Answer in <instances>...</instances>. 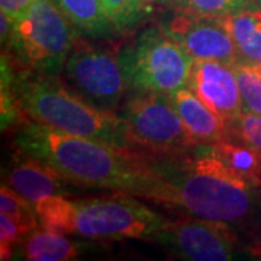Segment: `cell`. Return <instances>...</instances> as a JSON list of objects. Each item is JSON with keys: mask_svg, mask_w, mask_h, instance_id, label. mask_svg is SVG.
<instances>
[{"mask_svg": "<svg viewBox=\"0 0 261 261\" xmlns=\"http://www.w3.org/2000/svg\"><path fill=\"white\" fill-rule=\"evenodd\" d=\"M35 0H0V8L2 12H5L15 23H18L27 16Z\"/></svg>", "mask_w": 261, "mask_h": 261, "instance_id": "25", "label": "cell"}, {"mask_svg": "<svg viewBox=\"0 0 261 261\" xmlns=\"http://www.w3.org/2000/svg\"><path fill=\"white\" fill-rule=\"evenodd\" d=\"M206 148L235 176L261 190V152L258 149L233 138L206 145Z\"/></svg>", "mask_w": 261, "mask_h": 261, "instance_id": "17", "label": "cell"}, {"mask_svg": "<svg viewBox=\"0 0 261 261\" xmlns=\"http://www.w3.org/2000/svg\"><path fill=\"white\" fill-rule=\"evenodd\" d=\"M65 79L75 93L94 106L115 111L130 90L119 53L75 42L64 67Z\"/></svg>", "mask_w": 261, "mask_h": 261, "instance_id": "8", "label": "cell"}, {"mask_svg": "<svg viewBox=\"0 0 261 261\" xmlns=\"http://www.w3.org/2000/svg\"><path fill=\"white\" fill-rule=\"evenodd\" d=\"M167 9L200 16L224 18L245 9L260 8L257 0H160Z\"/></svg>", "mask_w": 261, "mask_h": 261, "instance_id": "19", "label": "cell"}, {"mask_svg": "<svg viewBox=\"0 0 261 261\" xmlns=\"http://www.w3.org/2000/svg\"><path fill=\"white\" fill-rule=\"evenodd\" d=\"M229 138L243 141L261 152V116L243 112L229 125Z\"/></svg>", "mask_w": 261, "mask_h": 261, "instance_id": "23", "label": "cell"}, {"mask_svg": "<svg viewBox=\"0 0 261 261\" xmlns=\"http://www.w3.org/2000/svg\"><path fill=\"white\" fill-rule=\"evenodd\" d=\"M154 178L142 197L185 214L228 224L247 219L255 187L235 176L206 145L170 154L151 152Z\"/></svg>", "mask_w": 261, "mask_h": 261, "instance_id": "2", "label": "cell"}, {"mask_svg": "<svg viewBox=\"0 0 261 261\" xmlns=\"http://www.w3.org/2000/svg\"><path fill=\"white\" fill-rule=\"evenodd\" d=\"M74 235L90 240L151 241L168 221L132 195L121 192L74 200Z\"/></svg>", "mask_w": 261, "mask_h": 261, "instance_id": "6", "label": "cell"}, {"mask_svg": "<svg viewBox=\"0 0 261 261\" xmlns=\"http://www.w3.org/2000/svg\"><path fill=\"white\" fill-rule=\"evenodd\" d=\"M119 32L137 27L144 18L142 0H102Z\"/></svg>", "mask_w": 261, "mask_h": 261, "instance_id": "22", "label": "cell"}, {"mask_svg": "<svg viewBox=\"0 0 261 261\" xmlns=\"http://www.w3.org/2000/svg\"><path fill=\"white\" fill-rule=\"evenodd\" d=\"M13 93L19 108L31 121L71 135L137 148L119 113L89 103L60 83L58 77H47L34 71L16 73Z\"/></svg>", "mask_w": 261, "mask_h": 261, "instance_id": "3", "label": "cell"}, {"mask_svg": "<svg viewBox=\"0 0 261 261\" xmlns=\"http://www.w3.org/2000/svg\"><path fill=\"white\" fill-rule=\"evenodd\" d=\"M159 25L193 60H215L229 65L238 63L232 38L219 18L167 9Z\"/></svg>", "mask_w": 261, "mask_h": 261, "instance_id": "10", "label": "cell"}, {"mask_svg": "<svg viewBox=\"0 0 261 261\" xmlns=\"http://www.w3.org/2000/svg\"><path fill=\"white\" fill-rule=\"evenodd\" d=\"M119 57L135 93L171 96L187 87L193 58L159 23L142 29L129 45L121 48Z\"/></svg>", "mask_w": 261, "mask_h": 261, "instance_id": "4", "label": "cell"}, {"mask_svg": "<svg viewBox=\"0 0 261 261\" xmlns=\"http://www.w3.org/2000/svg\"><path fill=\"white\" fill-rule=\"evenodd\" d=\"M0 214L9 216L29 232L38 228L39 224L35 206L6 185L0 187Z\"/></svg>", "mask_w": 261, "mask_h": 261, "instance_id": "20", "label": "cell"}, {"mask_svg": "<svg viewBox=\"0 0 261 261\" xmlns=\"http://www.w3.org/2000/svg\"><path fill=\"white\" fill-rule=\"evenodd\" d=\"M187 87L229 128L244 112L232 65L215 60H193Z\"/></svg>", "mask_w": 261, "mask_h": 261, "instance_id": "11", "label": "cell"}, {"mask_svg": "<svg viewBox=\"0 0 261 261\" xmlns=\"http://www.w3.org/2000/svg\"><path fill=\"white\" fill-rule=\"evenodd\" d=\"M28 233L27 228L10 219L9 216L0 214V260L13 258L16 247Z\"/></svg>", "mask_w": 261, "mask_h": 261, "instance_id": "24", "label": "cell"}, {"mask_svg": "<svg viewBox=\"0 0 261 261\" xmlns=\"http://www.w3.org/2000/svg\"><path fill=\"white\" fill-rule=\"evenodd\" d=\"M258 68H260V71H261V64H260V65H258Z\"/></svg>", "mask_w": 261, "mask_h": 261, "instance_id": "27", "label": "cell"}, {"mask_svg": "<svg viewBox=\"0 0 261 261\" xmlns=\"http://www.w3.org/2000/svg\"><path fill=\"white\" fill-rule=\"evenodd\" d=\"M15 144L56 168L71 186L142 197L154 178L149 151L71 135L31 119L16 126Z\"/></svg>", "mask_w": 261, "mask_h": 261, "instance_id": "1", "label": "cell"}, {"mask_svg": "<svg viewBox=\"0 0 261 261\" xmlns=\"http://www.w3.org/2000/svg\"><path fill=\"white\" fill-rule=\"evenodd\" d=\"M151 243L164 247L180 260L228 261L237 252L238 237L228 222L186 214L168 219Z\"/></svg>", "mask_w": 261, "mask_h": 261, "instance_id": "9", "label": "cell"}, {"mask_svg": "<svg viewBox=\"0 0 261 261\" xmlns=\"http://www.w3.org/2000/svg\"><path fill=\"white\" fill-rule=\"evenodd\" d=\"M232 38L238 63L258 67L261 64V9H245L219 18Z\"/></svg>", "mask_w": 261, "mask_h": 261, "instance_id": "16", "label": "cell"}, {"mask_svg": "<svg viewBox=\"0 0 261 261\" xmlns=\"http://www.w3.org/2000/svg\"><path fill=\"white\" fill-rule=\"evenodd\" d=\"M258 2V6H260V9H261V0H257Z\"/></svg>", "mask_w": 261, "mask_h": 261, "instance_id": "26", "label": "cell"}, {"mask_svg": "<svg viewBox=\"0 0 261 261\" xmlns=\"http://www.w3.org/2000/svg\"><path fill=\"white\" fill-rule=\"evenodd\" d=\"M237 75L240 93L243 99L244 112H251L261 116V71L255 65L237 63L232 65Z\"/></svg>", "mask_w": 261, "mask_h": 261, "instance_id": "21", "label": "cell"}, {"mask_svg": "<svg viewBox=\"0 0 261 261\" xmlns=\"http://www.w3.org/2000/svg\"><path fill=\"white\" fill-rule=\"evenodd\" d=\"M187 134L195 145H211L229 138V129L189 87H183L170 96Z\"/></svg>", "mask_w": 261, "mask_h": 261, "instance_id": "13", "label": "cell"}, {"mask_svg": "<svg viewBox=\"0 0 261 261\" xmlns=\"http://www.w3.org/2000/svg\"><path fill=\"white\" fill-rule=\"evenodd\" d=\"M8 186L35 206L44 197L70 193L68 181L45 161L20 151L8 168Z\"/></svg>", "mask_w": 261, "mask_h": 261, "instance_id": "12", "label": "cell"}, {"mask_svg": "<svg viewBox=\"0 0 261 261\" xmlns=\"http://www.w3.org/2000/svg\"><path fill=\"white\" fill-rule=\"evenodd\" d=\"M75 31L54 0H35L5 48L29 71L60 77L75 45Z\"/></svg>", "mask_w": 261, "mask_h": 261, "instance_id": "5", "label": "cell"}, {"mask_svg": "<svg viewBox=\"0 0 261 261\" xmlns=\"http://www.w3.org/2000/svg\"><path fill=\"white\" fill-rule=\"evenodd\" d=\"M119 115L126 123L137 148L155 154H170L195 147L167 94H132Z\"/></svg>", "mask_w": 261, "mask_h": 261, "instance_id": "7", "label": "cell"}, {"mask_svg": "<svg viewBox=\"0 0 261 261\" xmlns=\"http://www.w3.org/2000/svg\"><path fill=\"white\" fill-rule=\"evenodd\" d=\"M83 244L68 238V235L48 231L41 226L31 231L19 243L20 258L31 261L77 260L83 252Z\"/></svg>", "mask_w": 261, "mask_h": 261, "instance_id": "14", "label": "cell"}, {"mask_svg": "<svg viewBox=\"0 0 261 261\" xmlns=\"http://www.w3.org/2000/svg\"><path fill=\"white\" fill-rule=\"evenodd\" d=\"M35 211L42 228L65 235H74V200L61 195L48 196L38 202Z\"/></svg>", "mask_w": 261, "mask_h": 261, "instance_id": "18", "label": "cell"}, {"mask_svg": "<svg viewBox=\"0 0 261 261\" xmlns=\"http://www.w3.org/2000/svg\"><path fill=\"white\" fill-rule=\"evenodd\" d=\"M58 9L80 34L94 39H112L119 35L102 0H54Z\"/></svg>", "mask_w": 261, "mask_h": 261, "instance_id": "15", "label": "cell"}]
</instances>
